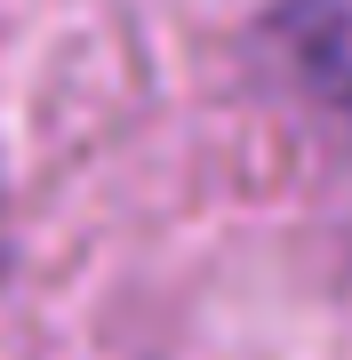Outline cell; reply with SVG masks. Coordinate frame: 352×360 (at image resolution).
Listing matches in <instances>:
<instances>
[{"instance_id": "1", "label": "cell", "mask_w": 352, "mask_h": 360, "mask_svg": "<svg viewBox=\"0 0 352 360\" xmlns=\"http://www.w3.org/2000/svg\"><path fill=\"white\" fill-rule=\"evenodd\" d=\"M280 40H288L296 72L320 96L352 104V0H288L280 8Z\"/></svg>"}]
</instances>
